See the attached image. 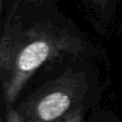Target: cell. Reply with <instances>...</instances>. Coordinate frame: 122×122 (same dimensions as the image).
<instances>
[{"label": "cell", "instance_id": "7a4b0ae2", "mask_svg": "<svg viewBox=\"0 0 122 122\" xmlns=\"http://www.w3.org/2000/svg\"><path fill=\"white\" fill-rule=\"evenodd\" d=\"M90 88L86 69L70 67L30 93L13 112L19 122H55L81 105Z\"/></svg>", "mask_w": 122, "mask_h": 122}, {"label": "cell", "instance_id": "6da1fadb", "mask_svg": "<svg viewBox=\"0 0 122 122\" xmlns=\"http://www.w3.org/2000/svg\"><path fill=\"white\" fill-rule=\"evenodd\" d=\"M0 36V81L11 105L30 77L48 62L85 54L89 42L46 0H14Z\"/></svg>", "mask_w": 122, "mask_h": 122}, {"label": "cell", "instance_id": "8992f818", "mask_svg": "<svg viewBox=\"0 0 122 122\" xmlns=\"http://www.w3.org/2000/svg\"><path fill=\"white\" fill-rule=\"evenodd\" d=\"M2 5H3V0H0V13H1V10H2Z\"/></svg>", "mask_w": 122, "mask_h": 122}, {"label": "cell", "instance_id": "5b68a950", "mask_svg": "<svg viewBox=\"0 0 122 122\" xmlns=\"http://www.w3.org/2000/svg\"><path fill=\"white\" fill-rule=\"evenodd\" d=\"M13 115H11V117H10V122H19V120H17V118H16L15 113L12 112Z\"/></svg>", "mask_w": 122, "mask_h": 122}, {"label": "cell", "instance_id": "277c9868", "mask_svg": "<svg viewBox=\"0 0 122 122\" xmlns=\"http://www.w3.org/2000/svg\"><path fill=\"white\" fill-rule=\"evenodd\" d=\"M96 7H99L101 9H106V7L111 2V0H89Z\"/></svg>", "mask_w": 122, "mask_h": 122}, {"label": "cell", "instance_id": "3957f363", "mask_svg": "<svg viewBox=\"0 0 122 122\" xmlns=\"http://www.w3.org/2000/svg\"><path fill=\"white\" fill-rule=\"evenodd\" d=\"M55 122H82V109L81 106L75 107L72 110L67 112L64 117Z\"/></svg>", "mask_w": 122, "mask_h": 122}]
</instances>
